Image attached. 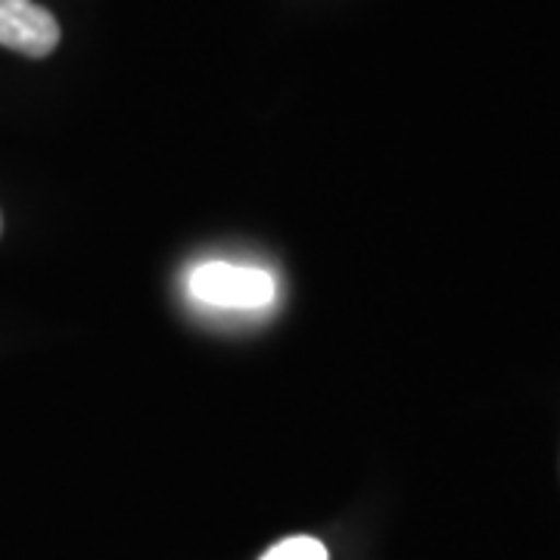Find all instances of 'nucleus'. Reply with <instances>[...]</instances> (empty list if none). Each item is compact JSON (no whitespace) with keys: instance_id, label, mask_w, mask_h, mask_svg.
I'll list each match as a JSON object with an SVG mask.
<instances>
[{"instance_id":"f257e3e1","label":"nucleus","mask_w":560,"mask_h":560,"mask_svg":"<svg viewBox=\"0 0 560 560\" xmlns=\"http://www.w3.org/2000/svg\"><path fill=\"white\" fill-rule=\"evenodd\" d=\"M190 296L224 312H259L278 296V283L268 271L231 261H202L187 278Z\"/></svg>"},{"instance_id":"f03ea898","label":"nucleus","mask_w":560,"mask_h":560,"mask_svg":"<svg viewBox=\"0 0 560 560\" xmlns=\"http://www.w3.org/2000/svg\"><path fill=\"white\" fill-rule=\"evenodd\" d=\"M60 44V22L35 0H0V47L47 57Z\"/></svg>"},{"instance_id":"7ed1b4c3","label":"nucleus","mask_w":560,"mask_h":560,"mask_svg":"<svg viewBox=\"0 0 560 560\" xmlns=\"http://www.w3.org/2000/svg\"><path fill=\"white\" fill-rule=\"evenodd\" d=\"M261 560H327V548L312 536H293L271 545Z\"/></svg>"}]
</instances>
